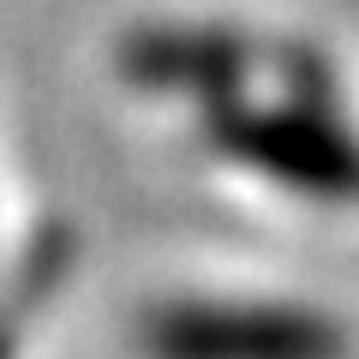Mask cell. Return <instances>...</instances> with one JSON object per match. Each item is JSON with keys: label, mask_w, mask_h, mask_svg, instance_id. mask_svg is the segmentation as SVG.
I'll return each instance as SVG.
<instances>
[{"label": "cell", "mask_w": 359, "mask_h": 359, "mask_svg": "<svg viewBox=\"0 0 359 359\" xmlns=\"http://www.w3.org/2000/svg\"><path fill=\"white\" fill-rule=\"evenodd\" d=\"M150 359H341V335L294 306H168Z\"/></svg>", "instance_id": "obj_1"}, {"label": "cell", "mask_w": 359, "mask_h": 359, "mask_svg": "<svg viewBox=\"0 0 359 359\" xmlns=\"http://www.w3.org/2000/svg\"><path fill=\"white\" fill-rule=\"evenodd\" d=\"M228 144L257 174L282 180L294 192L359 198V138H347L335 126V114L311 96L287 108H264V120H240V132Z\"/></svg>", "instance_id": "obj_2"}]
</instances>
